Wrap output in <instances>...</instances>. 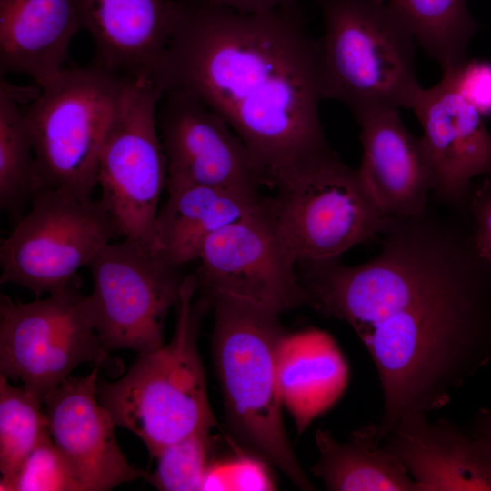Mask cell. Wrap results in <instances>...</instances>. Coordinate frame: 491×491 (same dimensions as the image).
Listing matches in <instances>:
<instances>
[{"label":"cell","mask_w":491,"mask_h":491,"mask_svg":"<svg viewBox=\"0 0 491 491\" xmlns=\"http://www.w3.org/2000/svg\"><path fill=\"white\" fill-rule=\"evenodd\" d=\"M212 429H200L165 446L155 458V470L147 481L162 491L201 490L208 467Z\"/></svg>","instance_id":"cell-26"},{"label":"cell","mask_w":491,"mask_h":491,"mask_svg":"<svg viewBox=\"0 0 491 491\" xmlns=\"http://www.w3.org/2000/svg\"><path fill=\"white\" fill-rule=\"evenodd\" d=\"M3 78L0 85V208L14 221L40 189L25 111Z\"/></svg>","instance_id":"cell-24"},{"label":"cell","mask_w":491,"mask_h":491,"mask_svg":"<svg viewBox=\"0 0 491 491\" xmlns=\"http://www.w3.org/2000/svg\"><path fill=\"white\" fill-rule=\"evenodd\" d=\"M210 305L213 359L232 438L246 454L277 467L298 488L315 490L284 425L276 355L287 333L280 314L230 296H217Z\"/></svg>","instance_id":"cell-3"},{"label":"cell","mask_w":491,"mask_h":491,"mask_svg":"<svg viewBox=\"0 0 491 491\" xmlns=\"http://www.w3.org/2000/svg\"><path fill=\"white\" fill-rule=\"evenodd\" d=\"M325 99L355 116L412 109L423 87L415 68V39L383 0H318Z\"/></svg>","instance_id":"cell-5"},{"label":"cell","mask_w":491,"mask_h":491,"mask_svg":"<svg viewBox=\"0 0 491 491\" xmlns=\"http://www.w3.org/2000/svg\"><path fill=\"white\" fill-rule=\"evenodd\" d=\"M469 213L479 255L491 263V183L481 180L474 191Z\"/></svg>","instance_id":"cell-30"},{"label":"cell","mask_w":491,"mask_h":491,"mask_svg":"<svg viewBox=\"0 0 491 491\" xmlns=\"http://www.w3.org/2000/svg\"><path fill=\"white\" fill-rule=\"evenodd\" d=\"M1 491H82L52 438L38 445Z\"/></svg>","instance_id":"cell-27"},{"label":"cell","mask_w":491,"mask_h":491,"mask_svg":"<svg viewBox=\"0 0 491 491\" xmlns=\"http://www.w3.org/2000/svg\"><path fill=\"white\" fill-rule=\"evenodd\" d=\"M155 221L157 253L181 267L198 260L215 232L256 209L265 200L260 193L190 185L167 192Z\"/></svg>","instance_id":"cell-21"},{"label":"cell","mask_w":491,"mask_h":491,"mask_svg":"<svg viewBox=\"0 0 491 491\" xmlns=\"http://www.w3.org/2000/svg\"><path fill=\"white\" fill-rule=\"evenodd\" d=\"M156 124L165 152L167 192L207 185L260 193L268 180L228 123L195 95L167 89L158 102Z\"/></svg>","instance_id":"cell-13"},{"label":"cell","mask_w":491,"mask_h":491,"mask_svg":"<svg viewBox=\"0 0 491 491\" xmlns=\"http://www.w3.org/2000/svg\"><path fill=\"white\" fill-rule=\"evenodd\" d=\"M355 117L363 152L358 171L379 209L387 217L423 212L434 188V175L421 136L405 126L396 108Z\"/></svg>","instance_id":"cell-17"},{"label":"cell","mask_w":491,"mask_h":491,"mask_svg":"<svg viewBox=\"0 0 491 491\" xmlns=\"http://www.w3.org/2000/svg\"><path fill=\"white\" fill-rule=\"evenodd\" d=\"M315 440L319 459L310 470L327 490L421 491L406 466L382 446L376 425L353 431L346 442L318 428Z\"/></svg>","instance_id":"cell-22"},{"label":"cell","mask_w":491,"mask_h":491,"mask_svg":"<svg viewBox=\"0 0 491 491\" xmlns=\"http://www.w3.org/2000/svg\"><path fill=\"white\" fill-rule=\"evenodd\" d=\"M87 267L89 308L105 350L141 355L162 347L165 316L176 306L185 276L180 267L125 238L107 244Z\"/></svg>","instance_id":"cell-11"},{"label":"cell","mask_w":491,"mask_h":491,"mask_svg":"<svg viewBox=\"0 0 491 491\" xmlns=\"http://www.w3.org/2000/svg\"><path fill=\"white\" fill-rule=\"evenodd\" d=\"M163 90L187 91L245 143L269 185L326 154L319 40L290 5L245 14L207 0L177 1L155 72Z\"/></svg>","instance_id":"cell-2"},{"label":"cell","mask_w":491,"mask_h":491,"mask_svg":"<svg viewBox=\"0 0 491 491\" xmlns=\"http://www.w3.org/2000/svg\"><path fill=\"white\" fill-rule=\"evenodd\" d=\"M81 28L75 0H0L1 74H25L44 87L64 70Z\"/></svg>","instance_id":"cell-19"},{"label":"cell","mask_w":491,"mask_h":491,"mask_svg":"<svg viewBox=\"0 0 491 491\" xmlns=\"http://www.w3.org/2000/svg\"><path fill=\"white\" fill-rule=\"evenodd\" d=\"M75 4L82 28L95 46V65L124 77L154 79L174 32L176 1L75 0Z\"/></svg>","instance_id":"cell-18"},{"label":"cell","mask_w":491,"mask_h":491,"mask_svg":"<svg viewBox=\"0 0 491 491\" xmlns=\"http://www.w3.org/2000/svg\"><path fill=\"white\" fill-rule=\"evenodd\" d=\"M211 490H232L229 461L209 463L202 482L201 491Z\"/></svg>","instance_id":"cell-32"},{"label":"cell","mask_w":491,"mask_h":491,"mask_svg":"<svg viewBox=\"0 0 491 491\" xmlns=\"http://www.w3.org/2000/svg\"><path fill=\"white\" fill-rule=\"evenodd\" d=\"M440 65L452 69L467 56L469 43L480 28L466 0H383Z\"/></svg>","instance_id":"cell-23"},{"label":"cell","mask_w":491,"mask_h":491,"mask_svg":"<svg viewBox=\"0 0 491 491\" xmlns=\"http://www.w3.org/2000/svg\"><path fill=\"white\" fill-rule=\"evenodd\" d=\"M100 367L85 376H69L45 400L51 438L82 491H107L146 477L123 454L116 426L96 395Z\"/></svg>","instance_id":"cell-15"},{"label":"cell","mask_w":491,"mask_h":491,"mask_svg":"<svg viewBox=\"0 0 491 491\" xmlns=\"http://www.w3.org/2000/svg\"><path fill=\"white\" fill-rule=\"evenodd\" d=\"M229 475L232 490L269 491L276 489L267 464L246 453L229 461Z\"/></svg>","instance_id":"cell-29"},{"label":"cell","mask_w":491,"mask_h":491,"mask_svg":"<svg viewBox=\"0 0 491 491\" xmlns=\"http://www.w3.org/2000/svg\"><path fill=\"white\" fill-rule=\"evenodd\" d=\"M421 491H491V439L426 413L402 417L383 437Z\"/></svg>","instance_id":"cell-16"},{"label":"cell","mask_w":491,"mask_h":491,"mask_svg":"<svg viewBox=\"0 0 491 491\" xmlns=\"http://www.w3.org/2000/svg\"><path fill=\"white\" fill-rule=\"evenodd\" d=\"M80 284L77 276L66 288L28 303L1 295L0 375L20 381L44 403L82 364L114 377L123 371L101 343Z\"/></svg>","instance_id":"cell-8"},{"label":"cell","mask_w":491,"mask_h":491,"mask_svg":"<svg viewBox=\"0 0 491 491\" xmlns=\"http://www.w3.org/2000/svg\"><path fill=\"white\" fill-rule=\"evenodd\" d=\"M270 206L297 264L339 259L377 240L388 218L367 191L358 168L331 149L279 179Z\"/></svg>","instance_id":"cell-7"},{"label":"cell","mask_w":491,"mask_h":491,"mask_svg":"<svg viewBox=\"0 0 491 491\" xmlns=\"http://www.w3.org/2000/svg\"><path fill=\"white\" fill-rule=\"evenodd\" d=\"M276 378L283 406L300 435L340 399L349 369L333 336L309 329L283 337L277 348Z\"/></svg>","instance_id":"cell-20"},{"label":"cell","mask_w":491,"mask_h":491,"mask_svg":"<svg viewBox=\"0 0 491 491\" xmlns=\"http://www.w3.org/2000/svg\"><path fill=\"white\" fill-rule=\"evenodd\" d=\"M377 240L368 261L300 264V279L308 306L347 323L374 361L382 441L402 417L445 406L491 362V263L470 213L431 199L417 215L389 217Z\"/></svg>","instance_id":"cell-1"},{"label":"cell","mask_w":491,"mask_h":491,"mask_svg":"<svg viewBox=\"0 0 491 491\" xmlns=\"http://www.w3.org/2000/svg\"><path fill=\"white\" fill-rule=\"evenodd\" d=\"M44 402L0 375V485L10 481L25 457L51 438Z\"/></svg>","instance_id":"cell-25"},{"label":"cell","mask_w":491,"mask_h":491,"mask_svg":"<svg viewBox=\"0 0 491 491\" xmlns=\"http://www.w3.org/2000/svg\"><path fill=\"white\" fill-rule=\"evenodd\" d=\"M443 75L483 117L491 116V62L467 58Z\"/></svg>","instance_id":"cell-28"},{"label":"cell","mask_w":491,"mask_h":491,"mask_svg":"<svg viewBox=\"0 0 491 491\" xmlns=\"http://www.w3.org/2000/svg\"><path fill=\"white\" fill-rule=\"evenodd\" d=\"M412 110L423 128L421 140L434 175L430 199L469 212L476 185L491 183V133L484 117L444 75L421 90Z\"/></svg>","instance_id":"cell-14"},{"label":"cell","mask_w":491,"mask_h":491,"mask_svg":"<svg viewBox=\"0 0 491 491\" xmlns=\"http://www.w3.org/2000/svg\"><path fill=\"white\" fill-rule=\"evenodd\" d=\"M468 430L486 436L491 439V410L482 409L474 421L468 426Z\"/></svg>","instance_id":"cell-33"},{"label":"cell","mask_w":491,"mask_h":491,"mask_svg":"<svg viewBox=\"0 0 491 491\" xmlns=\"http://www.w3.org/2000/svg\"><path fill=\"white\" fill-rule=\"evenodd\" d=\"M0 246L1 284L39 298L66 288L95 255L122 238L101 201L40 188Z\"/></svg>","instance_id":"cell-9"},{"label":"cell","mask_w":491,"mask_h":491,"mask_svg":"<svg viewBox=\"0 0 491 491\" xmlns=\"http://www.w3.org/2000/svg\"><path fill=\"white\" fill-rule=\"evenodd\" d=\"M198 260L196 290L209 302L230 296L279 314L308 306L297 261L278 229L270 198L211 235Z\"/></svg>","instance_id":"cell-12"},{"label":"cell","mask_w":491,"mask_h":491,"mask_svg":"<svg viewBox=\"0 0 491 491\" xmlns=\"http://www.w3.org/2000/svg\"><path fill=\"white\" fill-rule=\"evenodd\" d=\"M163 90L146 75L129 77L98 164L99 200L122 238L156 250L155 221L167 165L156 124Z\"/></svg>","instance_id":"cell-10"},{"label":"cell","mask_w":491,"mask_h":491,"mask_svg":"<svg viewBox=\"0 0 491 491\" xmlns=\"http://www.w3.org/2000/svg\"><path fill=\"white\" fill-rule=\"evenodd\" d=\"M196 288L195 275L185 276L169 343L138 355L120 378L97 380L101 405L116 426L143 441L152 458L192 433L216 426L197 347L200 324L211 305L202 296L195 299Z\"/></svg>","instance_id":"cell-4"},{"label":"cell","mask_w":491,"mask_h":491,"mask_svg":"<svg viewBox=\"0 0 491 491\" xmlns=\"http://www.w3.org/2000/svg\"><path fill=\"white\" fill-rule=\"evenodd\" d=\"M245 14H257L290 5L295 0H207Z\"/></svg>","instance_id":"cell-31"},{"label":"cell","mask_w":491,"mask_h":491,"mask_svg":"<svg viewBox=\"0 0 491 491\" xmlns=\"http://www.w3.org/2000/svg\"><path fill=\"white\" fill-rule=\"evenodd\" d=\"M128 78L97 65L70 68L40 88L25 111L40 188L92 198Z\"/></svg>","instance_id":"cell-6"}]
</instances>
